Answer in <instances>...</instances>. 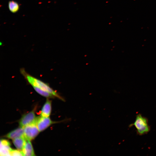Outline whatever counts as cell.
Segmentation results:
<instances>
[{
	"mask_svg": "<svg viewBox=\"0 0 156 156\" xmlns=\"http://www.w3.org/2000/svg\"><path fill=\"white\" fill-rule=\"evenodd\" d=\"M20 71L21 74L24 76L28 82L32 86L38 87L43 90L51 93L55 97L63 101H64V99L60 96L56 91L51 88L48 84L27 73L24 68L21 69Z\"/></svg>",
	"mask_w": 156,
	"mask_h": 156,
	"instance_id": "6da1fadb",
	"label": "cell"
},
{
	"mask_svg": "<svg viewBox=\"0 0 156 156\" xmlns=\"http://www.w3.org/2000/svg\"><path fill=\"white\" fill-rule=\"evenodd\" d=\"M133 126L135 127L137 133L140 135L146 134L150 130L148 119L140 114L137 115L134 122L130 125Z\"/></svg>",
	"mask_w": 156,
	"mask_h": 156,
	"instance_id": "7a4b0ae2",
	"label": "cell"
},
{
	"mask_svg": "<svg viewBox=\"0 0 156 156\" xmlns=\"http://www.w3.org/2000/svg\"><path fill=\"white\" fill-rule=\"evenodd\" d=\"M23 128L24 137L26 140H29L34 139L40 132L36 122L27 125Z\"/></svg>",
	"mask_w": 156,
	"mask_h": 156,
	"instance_id": "3957f363",
	"label": "cell"
},
{
	"mask_svg": "<svg viewBox=\"0 0 156 156\" xmlns=\"http://www.w3.org/2000/svg\"><path fill=\"white\" fill-rule=\"evenodd\" d=\"M37 118L34 110L31 111L22 116L19 122L20 127L23 128L27 125L36 122Z\"/></svg>",
	"mask_w": 156,
	"mask_h": 156,
	"instance_id": "277c9868",
	"label": "cell"
},
{
	"mask_svg": "<svg viewBox=\"0 0 156 156\" xmlns=\"http://www.w3.org/2000/svg\"><path fill=\"white\" fill-rule=\"evenodd\" d=\"M49 117H37L36 124L40 132L44 130L51 124L54 123Z\"/></svg>",
	"mask_w": 156,
	"mask_h": 156,
	"instance_id": "5b68a950",
	"label": "cell"
},
{
	"mask_svg": "<svg viewBox=\"0 0 156 156\" xmlns=\"http://www.w3.org/2000/svg\"><path fill=\"white\" fill-rule=\"evenodd\" d=\"M10 142L6 140H1L0 142V155L2 156H11L12 149Z\"/></svg>",
	"mask_w": 156,
	"mask_h": 156,
	"instance_id": "8992f818",
	"label": "cell"
},
{
	"mask_svg": "<svg viewBox=\"0 0 156 156\" xmlns=\"http://www.w3.org/2000/svg\"><path fill=\"white\" fill-rule=\"evenodd\" d=\"M21 151L23 156L35 155L34 151L30 140L26 139L24 146Z\"/></svg>",
	"mask_w": 156,
	"mask_h": 156,
	"instance_id": "52a82bcc",
	"label": "cell"
},
{
	"mask_svg": "<svg viewBox=\"0 0 156 156\" xmlns=\"http://www.w3.org/2000/svg\"><path fill=\"white\" fill-rule=\"evenodd\" d=\"M5 136L8 138L13 140L17 138L24 136L23 128L20 127L16 129L9 133Z\"/></svg>",
	"mask_w": 156,
	"mask_h": 156,
	"instance_id": "ba28073f",
	"label": "cell"
},
{
	"mask_svg": "<svg viewBox=\"0 0 156 156\" xmlns=\"http://www.w3.org/2000/svg\"><path fill=\"white\" fill-rule=\"evenodd\" d=\"M51 109V101L47 99L41 109V116L43 117H49L50 115Z\"/></svg>",
	"mask_w": 156,
	"mask_h": 156,
	"instance_id": "9c48e42d",
	"label": "cell"
},
{
	"mask_svg": "<svg viewBox=\"0 0 156 156\" xmlns=\"http://www.w3.org/2000/svg\"><path fill=\"white\" fill-rule=\"evenodd\" d=\"M26 140V139L23 136L13 139V143L18 150L22 151L24 146Z\"/></svg>",
	"mask_w": 156,
	"mask_h": 156,
	"instance_id": "30bf717a",
	"label": "cell"
},
{
	"mask_svg": "<svg viewBox=\"0 0 156 156\" xmlns=\"http://www.w3.org/2000/svg\"><path fill=\"white\" fill-rule=\"evenodd\" d=\"M35 91L38 94L42 96L47 98H53L55 97L51 93L43 90L38 87L36 86H32Z\"/></svg>",
	"mask_w": 156,
	"mask_h": 156,
	"instance_id": "8fae6325",
	"label": "cell"
},
{
	"mask_svg": "<svg viewBox=\"0 0 156 156\" xmlns=\"http://www.w3.org/2000/svg\"><path fill=\"white\" fill-rule=\"evenodd\" d=\"M8 7L10 10L11 12L15 13L18 10L19 6L16 2L13 1H11L9 2Z\"/></svg>",
	"mask_w": 156,
	"mask_h": 156,
	"instance_id": "7c38bea8",
	"label": "cell"
},
{
	"mask_svg": "<svg viewBox=\"0 0 156 156\" xmlns=\"http://www.w3.org/2000/svg\"><path fill=\"white\" fill-rule=\"evenodd\" d=\"M11 156H23L21 151L18 150H11L10 152Z\"/></svg>",
	"mask_w": 156,
	"mask_h": 156,
	"instance_id": "4fadbf2b",
	"label": "cell"
}]
</instances>
